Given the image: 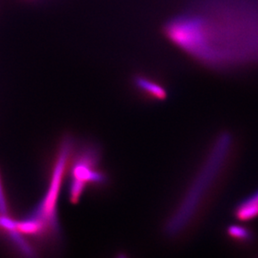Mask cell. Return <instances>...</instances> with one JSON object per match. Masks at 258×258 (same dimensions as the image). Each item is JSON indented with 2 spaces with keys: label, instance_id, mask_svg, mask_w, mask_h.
I'll list each match as a JSON object with an SVG mask.
<instances>
[{
  "label": "cell",
  "instance_id": "obj_2",
  "mask_svg": "<svg viewBox=\"0 0 258 258\" xmlns=\"http://www.w3.org/2000/svg\"><path fill=\"white\" fill-rule=\"evenodd\" d=\"M69 156L68 144L64 146L63 152L61 155L60 159L57 164L56 169L54 171V178L52 180L51 186L49 188V192L47 193L46 198H44V202H42L40 207L34 216V218L40 220L44 222L50 228L56 227V203L58 200L59 187L61 181L63 179V172L66 168V162Z\"/></svg>",
  "mask_w": 258,
  "mask_h": 258
},
{
  "label": "cell",
  "instance_id": "obj_3",
  "mask_svg": "<svg viewBox=\"0 0 258 258\" xmlns=\"http://www.w3.org/2000/svg\"><path fill=\"white\" fill-rule=\"evenodd\" d=\"M95 156L91 151H88L81 156L73 169V182L71 188V200L74 203L78 202L84 188L88 182H100L102 175L94 168Z\"/></svg>",
  "mask_w": 258,
  "mask_h": 258
},
{
  "label": "cell",
  "instance_id": "obj_1",
  "mask_svg": "<svg viewBox=\"0 0 258 258\" xmlns=\"http://www.w3.org/2000/svg\"><path fill=\"white\" fill-rule=\"evenodd\" d=\"M163 33L179 51L210 68L258 63V0H193L166 21Z\"/></svg>",
  "mask_w": 258,
  "mask_h": 258
}]
</instances>
